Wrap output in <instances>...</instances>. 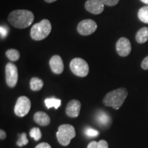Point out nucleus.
I'll use <instances>...</instances> for the list:
<instances>
[{"instance_id":"nucleus-10","label":"nucleus","mask_w":148,"mask_h":148,"mask_svg":"<svg viewBox=\"0 0 148 148\" xmlns=\"http://www.w3.org/2000/svg\"><path fill=\"white\" fill-rule=\"evenodd\" d=\"M84 5L86 10L93 14H101L104 9V4L100 0H87Z\"/></svg>"},{"instance_id":"nucleus-27","label":"nucleus","mask_w":148,"mask_h":148,"mask_svg":"<svg viewBox=\"0 0 148 148\" xmlns=\"http://www.w3.org/2000/svg\"><path fill=\"white\" fill-rule=\"evenodd\" d=\"M35 148H51V147L49 143L43 142V143H40L39 144H38Z\"/></svg>"},{"instance_id":"nucleus-25","label":"nucleus","mask_w":148,"mask_h":148,"mask_svg":"<svg viewBox=\"0 0 148 148\" xmlns=\"http://www.w3.org/2000/svg\"><path fill=\"white\" fill-rule=\"evenodd\" d=\"M0 30H1V38H5V36L8 35V29L5 27L4 26H1L0 27Z\"/></svg>"},{"instance_id":"nucleus-8","label":"nucleus","mask_w":148,"mask_h":148,"mask_svg":"<svg viewBox=\"0 0 148 148\" xmlns=\"http://www.w3.org/2000/svg\"><path fill=\"white\" fill-rule=\"evenodd\" d=\"M97 28V23L92 19L83 20L79 22L77 27V32L82 36H88L93 34Z\"/></svg>"},{"instance_id":"nucleus-5","label":"nucleus","mask_w":148,"mask_h":148,"mask_svg":"<svg viewBox=\"0 0 148 148\" xmlns=\"http://www.w3.org/2000/svg\"><path fill=\"white\" fill-rule=\"evenodd\" d=\"M70 69L72 73L78 77H86L89 72V66L84 59L75 58L70 62Z\"/></svg>"},{"instance_id":"nucleus-16","label":"nucleus","mask_w":148,"mask_h":148,"mask_svg":"<svg viewBox=\"0 0 148 148\" xmlns=\"http://www.w3.org/2000/svg\"><path fill=\"white\" fill-rule=\"evenodd\" d=\"M29 86L33 91H38L43 86V81L37 77H34L30 79Z\"/></svg>"},{"instance_id":"nucleus-1","label":"nucleus","mask_w":148,"mask_h":148,"mask_svg":"<svg viewBox=\"0 0 148 148\" xmlns=\"http://www.w3.org/2000/svg\"><path fill=\"white\" fill-rule=\"evenodd\" d=\"M34 15L27 10H16L11 12L8 20L12 26L18 29L27 28L34 21Z\"/></svg>"},{"instance_id":"nucleus-24","label":"nucleus","mask_w":148,"mask_h":148,"mask_svg":"<svg viewBox=\"0 0 148 148\" xmlns=\"http://www.w3.org/2000/svg\"><path fill=\"white\" fill-rule=\"evenodd\" d=\"M104 5L108 6H114L119 3V0H100Z\"/></svg>"},{"instance_id":"nucleus-13","label":"nucleus","mask_w":148,"mask_h":148,"mask_svg":"<svg viewBox=\"0 0 148 148\" xmlns=\"http://www.w3.org/2000/svg\"><path fill=\"white\" fill-rule=\"evenodd\" d=\"M95 119L97 123L101 127H109L112 123L110 116L103 110H99L97 112L95 116Z\"/></svg>"},{"instance_id":"nucleus-20","label":"nucleus","mask_w":148,"mask_h":148,"mask_svg":"<svg viewBox=\"0 0 148 148\" xmlns=\"http://www.w3.org/2000/svg\"><path fill=\"white\" fill-rule=\"evenodd\" d=\"M87 148H108V143L105 140H101L99 142L91 141L88 145Z\"/></svg>"},{"instance_id":"nucleus-23","label":"nucleus","mask_w":148,"mask_h":148,"mask_svg":"<svg viewBox=\"0 0 148 148\" xmlns=\"http://www.w3.org/2000/svg\"><path fill=\"white\" fill-rule=\"evenodd\" d=\"M84 134L88 137H95L99 134V132L92 127H87L84 130Z\"/></svg>"},{"instance_id":"nucleus-12","label":"nucleus","mask_w":148,"mask_h":148,"mask_svg":"<svg viewBox=\"0 0 148 148\" xmlns=\"http://www.w3.org/2000/svg\"><path fill=\"white\" fill-rule=\"evenodd\" d=\"M49 66L51 71L56 74H60L64 70V64L62 58L58 55H54L49 60Z\"/></svg>"},{"instance_id":"nucleus-18","label":"nucleus","mask_w":148,"mask_h":148,"mask_svg":"<svg viewBox=\"0 0 148 148\" xmlns=\"http://www.w3.org/2000/svg\"><path fill=\"white\" fill-rule=\"evenodd\" d=\"M138 16L140 21L148 23V5L142 7L138 12Z\"/></svg>"},{"instance_id":"nucleus-22","label":"nucleus","mask_w":148,"mask_h":148,"mask_svg":"<svg viewBox=\"0 0 148 148\" xmlns=\"http://www.w3.org/2000/svg\"><path fill=\"white\" fill-rule=\"evenodd\" d=\"M28 142L29 140L27 138L26 133L23 132L21 134H18V139L16 142V145L18 147H23V146L27 145Z\"/></svg>"},{"instance_id":"nucleus-3","label":"nucleus","mask_w":148,"mask_h":148,"mask_svg":"<svg viewBox=\"0 0 148 148\" xmlns=\"http://www.w3.org/2000/svg\"><path fill=\"white\" fill-rule=\"evenodd\" d=\"M51 31V24L48 19H43L32 27L31 38L34 40H41L49 36Z\"/></svg>"},{"instance_id":"nucleus-15","label":"nucleus","mask_w":148,"mask_h":148,"mask_svg":"<svg viewBox=\"0 0 148 148\" xmlns=\"http://www.w3.org/2000/svg\"><path fill=\"white\" fill-rule=\"evenodd\" d=\"M136 40L138 43H145L148 40V27H143L138 31L136 34Z\"/></svg>"},{"instance_id":"nucleus-26","label":"nucleus","mask_w":148,"mask_h":148,"mask_svg":"<svg viewBox=\"0 0 148 148\" xmlns=\"http://www.w3.org/2000/svg\"><path fill=\"white\" fill-rule=\"evenodd\" d=\"M141 67L144 70H148V56L142 61Z\"/></svg>"},{"instance_id":"nucleus-14","label":"nucleus","mask_w":148,"mask_h":148,"mask_svg":"<svg viewBox=\"0 0 148 148\" xmlns=\"http://www.w3.org/2000/svg\"><path fill=\"white\" fill-rule=\"evenodd\" d=\"M34 120L37 124L41 126H46L50 123L51 119L49 116L45 112L42 111H38L34 115Z\"/></svg>"},{"instance_id":"nucleus-21","label":"nucleus","mask_w":148,"mask_h":148,"mask_svg":"<svg viewBox=\"0 0 148 148\" xmlns=\"http://www.w3.org/2000/svg\"><path fill=\"white\" fill-rule=\"evenodd\" d=\"M29 135L36 141L39 140L42 137L41 131L38 127H33V128L31 129L30 131H29Z\"/></svg>"},{"instance_id":"nucleus-17","label":"nucleus","mask_w":148,"mask_h":148,"mask_svg":"<svg viewBox=\"0 0 148 148\" xmlns=\"http://www.w3.org/2000/svg\"><path fill=\"white\" fill-rule=\"evenodd\" d=\"M46 107L48 109L51 108H54L55 109H58L61 105V100L60 99H57L55 97L47 98L45 100Z\"/></svg>"},{"instance_id":"nucleus-11","label":"nucleus","mask_w":148,"mask_h":148,"mask_svg":"<svg viewBox=\"0 0 148 148\" xmlns=\"http://www.w3.org/2000/svg\"><path fill=\"white\" fill-rule=\"evenodd\" d=\"M81 109L80 101L77 99H72L67 103L66 107V114L70 117L74 118L78 116Z\"/></svg>"},{"instance_id":"nucleus-6","label":"nucleus","mask_w":148,"mask_h":148,"mask_svg":"<svg viewBox=\"0 0 148 148\" xmlns=\"http://www.w3.org/2000/svg\"><path fill=\"white\" fill-rule=\"evenodd\" d=\"M31 108V101L28 97L21 96L16 100L14 111L16 116L23 117L28 113Z\"/></svg>"},{"instance_id":"nucleus-29","label":"nucleus","mask_w":148,"mask_h":148,"mask_svg":"<svg viewBox=\"0 0 148 148\" xmlns=\"http://www.w3.org/2000/svg\"><path fill=\"white\" fill-rule=\"evenodd\" d=\"M45 1L47 3H53V2H54V1H57V0H45Z\"/></svg>"},{"instance_id":"nucleus-28","label":"nucleus","mask_w":148,"mask_h":148,"mask_svg":"<svg viewBox=\"0 0 148 148\" xmlns=\"http://www.w3.org/2000/svg\"><path fill=\"white\" fill-rule=\"evenodd\" d=\"M5 138H6V133H5L4 130H0V138H1V140H3Z\"/></svg>"},{"instance_id":"nucleus-19","label":"nucleus","mask_w":148,"mask_h":148,"mask_svg":"<svg viewBox=\"0 0 148 148\" xmlns=\"http://www.w3.org/2000/svg\"><path fill=\"white\" fill-rule=\"evenodd\" d=\"M7 58L11 61H17L20 58V53L15 49H10L5 53Z\"/></svg>"},{"instance_id":"nucleus-4","label":"nucleus","mask_w":148,"mask_h":148,"mask_svg":"<svg viewBox=\"0 0 148 148\" xmlns=\"http://www.w3.org/2000/svg\"><path fill=\"white\" fill-rule=\"evenodd\" d=\"M56 136L60 145L67 146L72 138L75 136V130L73 125L70 124L61 125L58 127Z\"/></svg>"},{"instance_id":"nucleus-30","label":"nucleus","mask_w":148,"mask_h":148,"mask_svg":"<svg viewBox=\"0 0 148 148\" xmlns=\"http://www.w3.org/2000/svg\"><path fill=\"white\" fill-rule=\"evenodd\" d=\"M140 1L144 3H145V4H148V0H140Z\"/></svg>"},{"instance_id":"nucleus-7","label":"nucleus","mask_w":148,"mask_h":148,"mask_svg":"<svg viewBox=\"0 0 148 148\" xmlns=\"http://www.w3.org/2000/svg\"><path fill=\"white\" fill-rule=\"evenodd\" d=\"M5 80L9 87L14 88L18 82V69L15 64L8 62L5 66Z\"/></svg>"},{"instance_id":"nucleus-9","label":"nucleus","mask_w":148,"mask_h":148,"mask_svg":"<svg viewBox=\"0 0 148 148\" xmlns=\"http://www.w3.org/2000/svg\"><path fill=\"white\" fill-rule=\"evenodd\" d=\"M116 50L120 56H127L132 50V47H131V43L130 40L125 37L120 38L116 43Z\"/></svg>"},{"instance_id":"nucleus-2","label":"nucleus","mask_w":148,"mask_h":148,"mask_svg":"<svg viewBox=\"0 0 148 148\" xmlns=\"http://www.w3.org/2000/svg\"><path fill=\"white\" fill-rule=\"evenodd\" d=\"M128 92L125 88H119L108 92L103 99V103L106 106L118 110L123 105Z\"/></svg>"}]
</instances>
